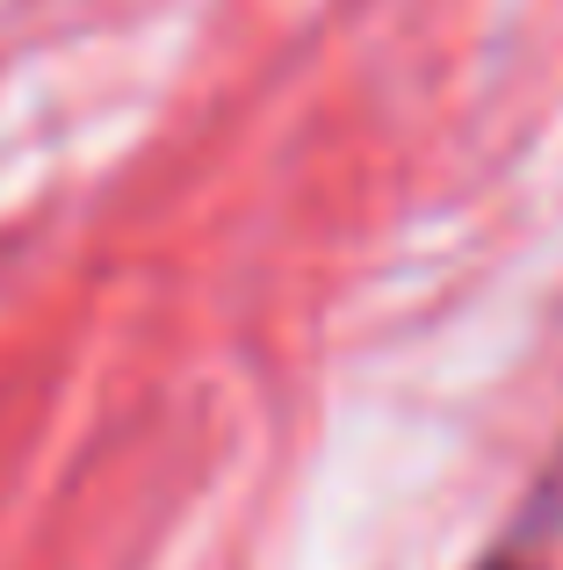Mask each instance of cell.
<instances>
[{
    "instance_id": "cell-1",
    "label": "cell",
    "mask_w": 563,
    "mask_h": 570,
    "mask_svg": "<svg viewBox=\"0 0 563 570\" xmlns=\"http://www.w3.org/2000/svg\"><path fill=\"white\" fill-rule=\"evenodd\" d=\"M550 491H556V499H563V455H556V484H550Z\"/></svg>"
}]
</instances>
